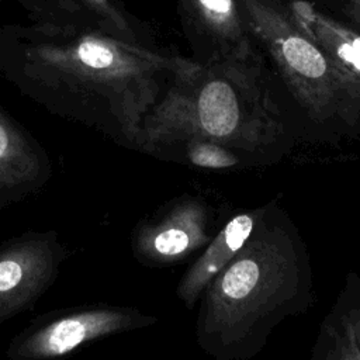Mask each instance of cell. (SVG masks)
Segmentation results:
<instances>
[{
  "instance_id": "6da1fadb",
  "label": "cell",
  "mask_w": 360,
  "mask_h": 360,
  "mask_svg": "<svg viewBox=\"0 0 360 360\" xmlns=\"http://www.w3.org/2000/svg\"><path fill=\"white\" fill-rule=\"evenodd\" d=\"M314 304L307 243L276 200L201 295L195 342L214 360H250L287 318Z\"/></svg>"
},
{
  "instance_id": "7a4b0ae2",
  "label": "cell",
  "mask_w": 360,
  "mask_h": 360,
  "mask_svg": "<svg viewBox=\"0 0 360 360\" xmlns=\"http://www.w3.org/2000/svg\"><path fill=\"white\" fill-rule=\"evenodd\" d=\"M252 59L218 58L207 65L187 59L163 100L145 115L136 148L153 152L204 139L256 149L274 142L281 132L278 108Z\"/></svg>"
},
{
  "instance_id": "3957f363",
  "label": "cell",
  "mask_w": 360,
  "mask_h": 360,
  "mask_svg": "<svg viewBox=\"0 0 360 360\" xmlns=\"http://www.w3.org/2000/svg\"><path fill=\"white\" fill-rule=\"evenodd\" d=\"M248 27L266 46L295 100L315 120L360 115V84L271 0H242Z\"/></svg>"
},
{
  "instance_id": "277c9868",
  "label": "cell",
  "mask_w": 360,
  "mask_h": 360,
  "mask_svg": "<svg viewBox=\"0 0 360 360\" xmlns=\"http://www.w3.org/2000/svg\"><path fill=\"white\" fill-rule=\"evenodd\" d=\"M138 308L86 304L46 312L20 330L6 347L7 360H60L96 340L155 325Z\"/></svg>"
},
{
  "instance_id": "5b68a950",
  "label": "cell",
  "mask_w": 360,
  "mask_h": 360,
  "mask_svg": "<svg viewBox=\"0 0 360 360\" xmlns=\"http://www.w3.org/2000/svg\"><path fill=\"white\" fill-rule=\"evenodd\" d=\"M69 250L55 229L0 243V323L30 311L55 284Z\"/></svg>"
},
{
  "instance_id": "8992f818",
  "label": "cell",
  "mask_w": 360,
  "mask_h": 360,
  "mask_svg": "<svg viewBox=\"0 0 360 360\" xmlns=\"http://www.w3.org/2000/svg\"><path fill=\"white\" fill-rule=\"evenodd\" d=\"M210 207L197 197L183 195L134 226L132 255L148 267L172 266L210 243Z\"/></svg>"
},
{
  "instance_id": "52a82bcc",
  "label": "cell",
  "mask_w": 360,
  "mask_h": 360,
  "mask_svg": "<svg viewBox=\"0 0 360 360\" xmlns=\"http://www.w3.org/2000/svg\"><path fill=\"white\" fill-rule=\"evenodd\" d=\"M51 177L45 150L0 111V208L37 195Z\"/></svg>"
},
{
  "instance_id": "ba28073f",
  "label": "cell",
  "mask_w": 360,
  "mask_h": 360,
  "mask_svg": "<svg viewBox=\"0 0 360 360\" xmlns=\"http://www.w3.org/2000/svg\"><path fill=\"white\" fill-rule=\"evenodd\" d=\"M264 205L236 214L212 236L202 255L183 274L177 285V297L191 309L210 283L229 264L255 229Z\"/></svg>"
},
{
  "instance_id": "9c48e42d",
  "label": "cell",
  "mask_w": 360,
  "mask_h": 360,
  "mask_svg": "<svg viewBox=\"0 0 360 360\" xmlns=\"http://www.w3.org/2000/svg\"><path fill=\"white\" fill-rule=\"evenodd\" d=\"M290 11L326 55L360 84V34L302 0L292 1Z\"/></svg>"
},
{
  "instance_id": "30bf717a",
  "label": "cell",
  "mask_w": 360,
  "mask_h": 360,
  "mask_svg": "<svg viewBox=\"0 0 360 360\" xmlns=\"http://www.w3.org/2000/svg\"><path fill=\"white\" fill-rule=\"evenodd\" d=\"M197 21L219 49V58L250 59L253 46L235 0H188Z\"/></svg>"
},
{
  "instance_id": "8fae6325",
  "label": "cell",
  "mask_w": 360,
  "mask_h": 360,
  "mask_svg": "<svg viewBox=\"0 0 360 360\" xmlns=\"http://www.w3.org/2000/svg\"><path fill=\"white\" fill-rule=\"evenodd\" d=\"M309 360H360L352 330L333 307L319 325Z\"/></svg>"
},
{
  "instance_id": "7c38bea8",
  "label": "cell",
  "mask_w": 360,
  "mask_h": 360,
  "mask_svg": "<svg viewBox=\"0 0 360 360\" xmlns=\"http://www.w3.org/2000/svg\"><path fill=\"white\" fill-rule=\"evenodd\" d=\"M187 159L194 166L204 169H228L239 163L238 156L226 146L204 139L187 142Z\"/></svg>"
},
{
  "instance_id": "4fadbf2b",
  "label": "cell",
  "mask_w": 360,
  "mask_h": 360,
  "mask_svg": "<svg viewBox=\"0 0 360 360\" xmlns=\"http://www.w3.org/2000/svg\"><path fill=\"white\" fill-rule=\"evenodd\" d=\"M332 307L349 325L352 335L360 349V276L357 273H347L338 298Z\"/></svg>"
},
{
  "instance_id": "5bb4252c",
  "label": "cell",
  "mask_w": 360,
  "mask_h": 360,
  "mask_svg": "<svg viewBox=\"0 0 360 360\" xmlns=\"http://www.w3.org/2000/svg\"><path fill=\"white\" fill-rule=\"evenodd\" d=\"M346 14L360 25V0H345Z\"/></svg>"
},
{
  "instance_id": "9a60e30c",
  "label": "cell",
  "mask_w": 360,
  "mask_h": 360,
  "mask_svg": "<svg viewBox=\"0 0 360 360\" xmlns=\"http://www.w3.org/2000/svg\"><path fill=\"white\" fill-rule=\"evenodd\" d=\"M97 1H101V0H97Z\"/></svg>"
}]
</instances>
